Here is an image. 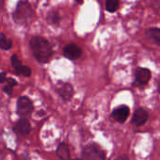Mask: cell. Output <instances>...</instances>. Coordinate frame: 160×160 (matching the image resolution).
<instances>
[{
  "label": "cell",
  "mask_w": 160,
  "mask_h": 160,
  "mask_svg": "<svg viewBox=\"0 0 160 160\" xmlns=\"http://www.w3.org/2000/svg\"><path fill=\"white\" fill-rule=\"evenodd\" d=\"M29 46L33 53L34 58L41 63H45L52 57L53 50L50 42L41 36H35L31 38Z\"/></svg>",
  "instance_id": "cell-1"
},
{
  "label": "cell",
  "mask_w": 160,
  "mask_h": 160,
  "mask_svg": "<svg viewBox=\"0 0 160 160\" xmlns=\"http://www.w3.org/2000/svg\"><path fill=\"white\" fill-rule=\"evenodd\" d=\"M33 12L28 0H20L12 13L13 21L21 26H28L32 22Z\"/></svg>",
  "instance_id": "cell-2"
},
{
  "label": "cell",
  "mask_w": 160,
  "mask_h": 160,
  "mask_svg": "<svg viewBox=\"0 0 160 160\" xmlns=\"http://www.w3.org/2000/svg\"><path fill=\"white\" fill-rule=\"evenodd\" d=\"M83 156L85 160H105L106 154L103 150L94 144L88 145L83 150Z\"/></svg>",
  "instance_id": "cell-3"
},
{
  "label": "cell",
  "mask_w": 160,
  "mask_h": 160,
  "mask_svg": "<svg viewBox=\"0 0 160 160\" xmlns=\"http://www.w3.org/2000/svg\"><path fill=\"white\" fill-rule=\"evenodd\" d=\"M33 111V104L27 96H21L17 101V113L21 117H26Z\"/></svg>",
  "instance_id": "cell-4"
},
{
  "label": "cell",
  "mask_w": 160,
  "mask_h": 160,
  "mask_svg": "<svg viewBox=\"0 0 160 160\" xmlns=\"http://www.w3.org/2000/svg\"><path fill=\"white\" fill-rule=\"evenodd\" d=\"M63 55L67 58L74 60V59H77L81 57L82 50L78 45H76L74 43H70L63 48Z\"/></svg>",
  "instance_id": "cell-5"
},
{
  "label": "cell",
  "mask_w": 160,
  "mask_h": 160,
  "mask_svg": "<svg viewBox=\"0 0 160 160\" xmlns=\"http://www.w3.org/2000/svg\"><path fill=\"white\" fill-rule=\"evenodd\" d=\"M130 114V109L127 106H121V107H118L117 108H115L112 112V117L113 119L118 122H124L128 116Z\"/></svg>",
  "instance_id": "cell-6"
},
{
  "label": "cell",
  "mask_w": 160,
  "mask_h": 160,
  "mask_svg": "<svg viewBox=\"0 0 160 160\" xmlns=\"http://www.w3.org/2000/svg\"><path fill=\"white\" fill-rule=\"evenodd\" d=\"M148 120V112L144 108H138L133 115L132 122L136 126H141L143 125Z\"/></svg>",
  "instance_id": "cell-7"
},
{
  "label": "cell",
  "mask_w": 160,
  "mask_h": 160,
  "mask_svg": "<svg viewBox=\"0 0 160 160\" xmlns=\"http://www.w3.org/2000/svg\"><path fill=\"white\" fill-rule=\"evenodd\" d=\"M135 77L138 84L144 85L151 79V72L146 68H138L135 72Z\"/></svg>",
  "instance_id": "cell-8"
},
{
  "label": "cell",
  "mask_w": 160,
  "mask_h": 160,
  "mask_svg": "<svg viewBox=\"0 0 160 160\" xmlns=\"http://www.w3.org/2000/svg\"><path fill=\"white\" fill-rule=\"evenodd\" d=\"M20 135L22 136H27L30 133V130H31V126H30V123L29 122L23 118V119H20L16 124H15V128H14Z\"/></svg>",
  "instance_id": "cell-9"
},
{
  "label": "cell",
  "mask_w": 160,
  "mask_h": 160,
  "mask_svg": "<svg viewBox=\"0 0 160 160\" xmlns=\"http://www.w3.org/2000/svg\"><path fill=\"white\" fill-rule=\"evenodd\" d=\"M58 92L59 95L64 99V100H70L72 96L73 95V89L70 83H63L59 86L58 89Z\"/></svg>",
  "instance_id": "cell-10"
},
{
  "label": "cell",
  "mask_w": 160,
  "mask_h": 160,
  "mask_svg": "<svg viewBox=\"0 0 160 160\" xmlns=\"http://www.w3.org/2000/svg\"><path fill=\"white\" fill-rule=\"evenodd\" d=\"M146 36L153 43L160 45V29L159 28H149L146 31Z\"/></svg>",
  "instance_id": "cell-11"
},
{
  "label": "cell",
  "mask_w": 160,
  "mask_h": 160,
  "mask_svg": "<svg viewBox=\"0 0 160 160\" xmlns=\"http://www.w3.org/2000/svg\"><path fill=\"white\" fill-rule=\"evenodd\" d=\"M57 154L60 160H71L70 159V151L68 146L65 143H60L57 149Z\"/></svg>",
  "instance_id": "cell-12"
},
{
  "label": "cell",
  "mask_w": 160,
  "mask_h": 160,
  "mask_svg": "<svg viewBox=\"0 0 160 160\" xmlns=\"http://www.w3.org/2000/svg\"><path fill=\"white\" fill-rule=\"evenodd\" d=\"M12 46V42L8 39L4 33H0V48L3 50H10Z\"/></svg>",
  "instance_id": "cell-13"
},
{
  "label": "cell",
  "mask_w": 160,
  "mask_h": 160,
  "mask_svg": "<svg viewBox=\"0 0 160 160\" xmlns=\"http://www.w3.org/2000/svg\"><path fill=\"white\" fill-rule=\"evenodd\" d=\"M46 21L51 25H58L60 22V17L57 12L51 11L48 12V14L46 16Z\"/></svg>",
  "instance_id": "cell-14"
},
{
  "label": "cell",
  "mask_w": 160,
  "mask_h": 160,
  "mask_svg": "<svg viewBox=\"0 0 160 160\" xmlns=\"http://www.w3.org/2000/svg\"><path fill=\"white\" fill-rule=\"evenodd\" d=\"M119 8V0H107L106 10L108 12H115Z\"/></svg>",
  "instance_id": "cell-15"
},
{
  "label": "cell",
  "mask_w": 160,
  "mask_h": 160,
  "mask_svg": "<svg viewBox=\"0 0 160 160\" xmlns=\"http://www.w3.org/2000/svg\"><path fill=\"white\" fill-rule=\"evenodd\" d=\"M11 61H12V67L15 69V71L18 70V69L23 65L22 62H21V60L19 59V58H18V56H17L16 54H13V55L12 56Z\"/></svg>",
  "instance_id": "cell-16"
},
{
  "label": "cell",
  "mask_w": 160,
  "mask_h": 160,
  "mask_svg": "<svg viewBox=\"0 0 160 160\" xmlns=\"http://www.w3.org/2000/svg\"><path fill=\"white\" fill-rule=\"evenodd\" d=\"M16 72L18 74H23L24 76H29L31 74V69L28 66L22 65L18 70H16Z\"/></svg>",
  "instance_id": "cell-17"
},
{
  "label": "cell",
  "mask_w": 160,
  "mask_h": 160,
  "mask_svg": "<svg viewBox=\"0 0 160 160\" xmlns=\"http://www.w3.org/2000/svg\"><path fill=\"white\" fill-rule=\"evenodd\" d=\"M6 82H7V85H9V86H11V87H15L16 85H17V81L15 79H13V78H7V80H6Z\"/></svg>",
  "instance_id": "cell-18"
},
{
  "label": "cell",
  "mask_w": 160,
  "mask_h": 160,
  "mask_svg": "<svg viewBox=\"0 0 160 160\" xmlns=\"http://www.w3.org/2000/svg\"><path fill=\"white\" fill-rule=\"evenodd\" d=\"M12 91H13V88L11 87V86H9V85H6V86L3 88V92H4L5 93L9 94V95H11V94L12 93Z\"/></svg>",
  "instance_id": "cell-19"
},
{
  "label": "cell",
  "mask_w": 160,
  "mask_h": 160,
  "mask_svg": "<svg viewBox=\"0 0 160 160\" xmlns=\"http://www.w3.org/2000/svg\"><path fill=\"white\" fill-rule=\"evenodd\" d=\"M7 80V76H6V73L5 72H0V84H3L5 81Z\"/></svg>",
  "instance_id": "cell-20"
},
{
  "label": "cell",
  "mask_w": 160,
  "mask_h": 160,
  "mask_svg": "<svg viewBox=\"0 0 160 160\" xmlns=\"http://www.w3.org/2000/svg\"><path fill=\"white\" fill-rule=\"evenodd\" d=\"M115 160H129V159H128V157H127L126 155H122V156L116 158Z\"/></svg>",
  "instance_id": "cell-21"
},
{
  "label": "cell",
  "mask_w": 160,
  "mask_h": 160,
  "mask_svg": "<svg viewBox=\"0 0 160 160\" xmlns=\"http://www.w3.org/2000/svg\"><path fill=\"white\" fill-rule=\"evenodd\" d=\"M74 1H75L77 4H79V5H80V4H82V3H83L84 0H74Z\"/></svg>",
  "instance_id": "cell-22"
},
{
  "label": "cell",
  "mask_w": 160,
  "mask_h": 160,
  "mask_svg": "<svg viewBox=\"0 0 160 160\" xmlns=\"http://www.w3.org/2000/svg\"><path fill=\"white\" fill-rule=\"evenodd\" d=\"M71 160H82V159H79V158H74V159H71Z\"/></svg>",
  "instance_id": "cell-23"
},
{
  "label": "cell",
  "mask_w": 160,
  "mask_h": 160,
  "mask_svg": "<svg viewBox=\"0 0 160 160\" xmlns=\"http://www.w3.org/2000/svg\"><path fill=\"white\" fill-rule=\"evenodd\" d=\"M159 92H160V82H159Z\"/></svg>",
  "instance_id": "cell-24"
}]
</instances>
